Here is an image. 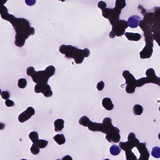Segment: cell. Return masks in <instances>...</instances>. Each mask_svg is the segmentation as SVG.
<instances>
[{
    "instance_id": "cell-1",
    "label": "cell",
    "mask_w": 160,
    "mask_h": 160,
    "mask_svg": "<svg viewBox=\"0 0 160 160\" xmlns=\"http://www.w3.org/2000/svg\"><path fill=\"white\" fill-rule=\"evenodd\" d=\"M2 2L0 9V14L2 18L9 21L12 25L15 31L14 43L17 47H22L24 46L26 40L31 35L35 33V29L31 27L28 20L22 18H17L14 15L8 12L6 7L4 6L7 2Z\"/></svg>"
},
{
    "instance_id": "cell-22",
    "label": "cell",
    "mask_w": 160,
    "mask_h": 160,
    "mask_svg": "<svg viewBox=\"0 0 160 160\" xmlns=\"http://www.w3.org/2000/svg\"><path fill=\"white\" fill-rule=\"evenodd\" d=\"M151 155L155 158H160V148L157 146L154 147L151 152Z\"/></svg>"
},
{
    "instance_id": "cell-9",
    "label": "cell",
    "mask_w": 160,
    "mask_h": 160,
    "mask_svg": "<svg viewBox=\"0 0 160 160\" xmlns=\"http://www.w3.org/2000/svg\"><path fill=\"white\" fill-rule=\"evenodd\" d=\"M154 15L151 23L153 34L160 32V7H154Z\"/></svg>"
},
{
    "instance_id": "cell-21",
    "label": "cell",
    "mask_w": 160,
    "mask_h": 160,
    "mask_svg": "<svg viewBox=\"0 0 160 160\" xmlns=\"http://www.w3.org/2000/svg\"><path fill=\"white\" fill-rule=\"evenodd\" d=\"M90 121V119L87 117L84 116L80 118L79 123L80 125L87 127Z\"/></svg>"
},
{
    "instance_id": "cell-7",
    "label": "cell",
    "mask_w": 160,
    "mask_h": 160,
    "mask_svg": "<svg viewBox=\"0 0 160 160\" xmlns=\"http://www.w3.org/2000/svg\"><path fill=\"white\" fill-rule=\"evenodd\" d=\"M122 76L126 80L125 84L127 85L125 90L129 94L135 92L136 86V81L134 76L128 71H124L122 73Z\"/></svg>"
},
{
    "instance_id": "cell-33",
    "label": "cell",
    "mask_w": 160,
    "mask_h": 160,
    "mask_svg": "<svg viewBox=\"0 0 160 160\" xmlns=\"http://www.w3.org/2000/svg\"><path fill=\"white\" fill-rule=\"evenodd\" d=\"M158 138L159 140H160V133H159V134L158 135Z\"/></svg>"
},
{
    "instance_id": "cell-18",
    "label": "cell",
    "mask_w": 160,
    "mask_h": 160,
    "mask_svg": "<svg viewBox=\"0 0 160 160\" xmlns=\"http://www.w3.org/2000/svg\"><path fill=\"white\" fill-rule=\"evenodd\" d=\"M143 107L139 105H135L133 108V112L135 116H140L143 113Z\"/></svg>"
},
{
    "instance_id": "cell-13",
    "label": "cell",
    "mask_w": 160,
    "mask_h": 160,
    "mask_svg": "<svg viewBox=\"0 0 160 160\" xmlns=\"http://www.w3.org/2000/svg\"><path fill=\"white\" fill-rule=\"evenodd\" d=\"M141 20V18L139 16L133 15L130 17L128 20L129 26L132 28H136L139 26V23Z\"/></svg>"
},
{
    "instance_id": "cell-34",
    "label": "cell",
    "mask_w": 160,
    "mask_h": 160,
    "mask_svg": "<svg viewBox=\"0 0 160 160\" xmlns=\"http://www.w3.org/2000/svg\"><path fill=\"white\" fill-rule=\"evenodd\" d=\"M158 85L160 87V77L159 78V83Z\"/></svg>"
},
{
    "instance_id": "cell-36",
    "label": "cell",
    "mask_w": 160,
    "mask_h": 160,
    "mask_svg": "<svg viewBox=\"0 0 160 160\" xmlns=\"http://www.w3.org/2000/svg\"><path fill=\"white\" fill-rule=\"evenodd\" d=\"M21 160H28L25 159H21Z\"/></svg>"
},
{
    "instance_id": "cell-10",
    "label": "cell",
    "mask_w": 160,
    "mask_h": 160,
    "mask_svg": "<svg viewBox=\"0 0 160 160\" xmlns=\"http://www.w3.org/2000/svg\"><path fill=\"white\" fill-rule=\"evenodd\" d=\"M35 111L34 108L30 107L27 110L20 114L18 120L21 123H24L30 119L35 115Z\"/></svg>"
},
{
    "instance_id": "cell-17",
    "label": "cell",
    "mask_w": 160,
    "mask_h": 160,
    "mask_svg": "<svg viewBox=\"0 0 160 160\" xmlns=\"http://www.w3.org/2000/svg\"><path fill=\"white\" fill-rule=\"evenodd\" d=\"M54 139L59 145L64 144L66 142L65 137L63 134H58L54 136Z\"/></svg>"
},
{
    "instance_id": "cell-27",
    "label": "cell",
    "mask_w": 160,
    "mask_h": 160,
    "mask_svg": "<svg viewBox=\"0 0 160 160\" xmlns=\"http://www.w3.org/2000/svg\"><path fill=\"white\" fill-rule=\"evenodd\" d=\"M153 39L160 47V32H156L153 34Z\"/></svg>"
},
{
    "instance_id": "cell-31",
    "label": "cell",
    "mask_w": 160,
    "mask_h": 160,
    "mask_svg": "<svg viewBox=\"0 0 160 160\" xmlns=\"http://www.w3.org/2000/svg\"><path fill=\"white\" fill-rule=\"evenodd\" d=\"M5 104L6 106L8 107H12L15 105L14 101L9 99L7 100L6 101Z\"/></svg>"
},
{
    "instance_id": "cell-8",
    "label": "cell",
    "mask_w": 160,
    "mask_h": 160,
    "mask_svg": "<svg viewBox=\"0 0 160 160\" xmlns=\"http://www.w3.org/2000/svg\"><path fill=\"white\" fill-rule=\"evenodd\" d=\"M35 91L36 93H42L46 97H50L53 95L51 86L48 83L37 84L35 87Z\"/></svg>"
},
{
    "instance_id": "cell-20",
    "label": "cell",
    "mask_w": 160,
    "mask_h": 160,
    "mask_svg": "<svg viewBox=\"0 0 160 160\" xmlns=\"http://www.w3.org/2000/svg\"><path fill=\"white\" fill-rule=\"evenodd\" d=\"M29 137L33 143H35L39 140L38 134L35 131L32 132L30 133Z\"/></svg>"
},
{
    "instance_id": "cell-15",
    "label": "cell",
    "mask_w": 160,
    "mask_h": 160,
    "mask_svg": "<svg viewBox=\"0 0 160 160\" xmlns=\"http://www.w3.org/2000/svg\"><path fill=\"white\" fill-rule=\"evenodd\" d=\"M102 105L106 110L109 111L112 110L114 107V105L111 100L109 98H105L103 99Z\"/></svg>"
},
{
    "instance_id": "cell-19",
    "label": "cell",
    "mask_w": 160,
    "mask_h": 160,
    "mask_svg": "<svg viewBox=\"0 0 160 160\" xmlns=\"http://www.w3.org/2000/svg\"><path fill=\"white\" fill-rule=\"evenodd\" d=\"M121 151L120 147L117 145H113L110 148V152L113 155L116 156L119 154Z\"/></svg>"
},
{
    "instance_id": "cell-6",
    "label": "cell",
    "mask_w": 160,
    "mask_h": 160,
    "mask_svg": "<svg viewBox=\"0 0 160 160\" xmlns=\"http://www.w3.org/2000/svg\"><path fill=\"white\" fill-rule=\"evenodd\" d=\"M127 21L120 19L118 23L112 26V31L109 34V37L113 39L116 36L120 37L125 34V29L129 27Z\"/></svg>"
},
{
    "instance_id": "cell-5",
    "label": "cell",
    "mask_w": 160,
    "mask_h": 160,
    "mask_svg": "<svg viewBox=\"0 0 160 160\" xmlns=\"http://www.w3.org/2000/svg\"><path fill=\"white\" fill-rule=\"evenodd\" d=\"M125 0H117L115 7L113 9L106 8L102 10V16L108 19L113 26L118 23L120 19L121 10L126 6Z\"/></svg>"
},
{
    "instance_id": "cell-23",
    "label": "cell",
    "mask_w": 160,
    "mask_h": 160,
    "mask_svg": "<svg viewBox=\"0 0 160 160\" xmlns=\"http://www.w3.org/2000/svg\"><path fill=\"white\" fill-rule=\"evenodd\" d=\"M40 149H43L47 146L48 142L43 140H39L37 142L35 143Z\"/></svg>"
},
{
    "instance_id": "cell-30",
    "label": "cell",
    "mask_w": 160,
    "mask_h": 160,
    "mask_svg": "<svg viewBox=\"0 0 160 160\" xmlns=\"http://www.w3.org/2000/svg\"><path fill=\"white\" fill-rule=\"evenodd\" d=\"M98 8L102 10L106 8L107 4L106 3L103 1L100 2L98 4Z\"/></svg>"
},
{
    "instance_id": "cell-29",
    "label": "cell",
    "mask_w": 160,
    "mask_h": 160,
    "mask_svg": "<svg viewBox=\"0 0 160 160\" xmlns=\"http://www.w3.org/2000/svg\"><path fill=\"white\" fill-rule=\"evenodd\" d=\"M105 86L104 82L103 81H101L97 84L96 88L99 91H101L103 89Z\"/></svg>"
},
{
    "instance_id": "cell-26",
    "label": "cell",
    "mask_w": 160,
    "mask_h": 160,
    "mask_svg": "<svg viewBox=\"0 0 160 160\" xmlns=\"http://www.w3.org/2000/svg\"><path fill=\"white\" fill-rule=\"evenodd\" d=\"M31 151L33 154L36 155L39 152V148L36 144L33 143L31 148Z\"/></svg>"
},
{
    "instance_id": "cell-24",
    "label": "cell",
    "mask_w": 160,
    "mask_h": 160,
    "mask_svg": "<svg viewBox=\"0 0 160 160\" xmlns=\"http://www.w3.org/2000/svg\"><path fill=\"white\" fill-rule=\"evenodd\" d=\"M27 84V80L25 78L19 79L18 81V86L20 88H24L26 87Z\"/></svg>"
},
{
    "instance_id": "cell-4",
    "label": "cell",
    "mask_w": 160,
    "mask_h": 160,
    "mask_svg": "<svg viewBox=\"0 0 160 160\" xmlns=\"http://www.w3.org/2000/svg\"><path fill=\"white\" fill-rule=\"evenodd\" d=\"M55 68L52 65L47 67L44 71L36 72L32 66L28 67L27 70V75L37 84L48 83L49 79L55 74Z\"/></svg>"
},
{
    "instance_id": "cell-32",
    "label": "cell",
    "mask_w": 160,
    "mask_h": 160,
    "mask_svg": "<svg viewBox=\"0 0 160 160\" xmlns=\"http://www.w3.org/2000/svg\"><path fill=\"white\" fill-rule=\"evenodd\" d=\"M62 160H73L72 158L69 155H67L64 156L62 158Z\"/></svg>"
},
{
    "instance_id": "cell-28",
    "label": "cell",
    "mask_w": 160,
    "mask_h": 160,
    "mask_svg": "<svg viewBox=\"0 0 160 160\" xmlns=\"http://www.w3.org/2000/svg\"><path fill=\"white\" fill-rule=\"evenodd\" d=\"M2 98L5 100H8L10 98V94L7 91H3L1 93Z\"/></svg>"
},
{
    "instance_id": "cell-16",
    "label": "cell",
    "mask_w": 160,
    "mask_h": 160,
    "mask_svg": "<svg viewBox=\"0 0 160 160\" xmlns=\"http://www.w3.org/2000/svg\"><path fill=\"white\" fill-rule=\"evenodd\" d=\"M64 121L62 119H58L54 122L55 130L56 132L61 131L64 128Z\"/></svg>"
},
{
    "instance_id": "cell-14",
    "label": "cell",
    "mask_w": 160,
    "mask_h": 160,
    "mask_svg": "<svg viewBox=\"0 0 160 160\" xmlns=\"http://www.w3.org/2000/svg\"><path fill=\"white\" fill-rule=\"evenodd\" d=\"M125 35L129 40L132 41H138L142 37L141 34L137 33L126 32Z\"/></svg>"
},
{
    "instance_id": "cell-25",
    "label": "cell",
    "mask_w": 160,
    "mask_h": 160,
    "mask_svg": "<svg viewBox=\"0 0 160 160\" xmlns=\"http://www.w3.org/2000/svg\"><path fill=\"white\" fill-rule=\"evenodd\" d=\"M147 84L146 77L141 78L139 80H137L136 86L140 87L142 86L145 84Z\"/></svg>"
},
{
    "instance_id": "cell-2",
    "label": "cell",
    "mask_w": 160,
    "mask_h": 160,
    "mask_svg": "<svg viewBox=\"0 0 160 160\" xmlns=\"http://www.w3.org/2000/svg\"><path fill=\"white\" fill-rule=\"evenodd\" d=\"M112 121L110 118L108 117L104 119L102 124L90 121L87 127L90 131H100L106 134L105 139L109 142L117 143L120 142L121 138L120 130L113 125Z\"/></svg>"
},
{
    "instance_id": "cell-3",
    "label": "cell",
    "mask_w": 160,
    "mask_h": 160,
    "mask_svg": "<svg viewBox=\"0 0 160 160\" xmlns=\"http://www.w3.org/2000/svg\"><path fill=\"white\" fill-rule=\"evenodd\" d=\"M59 51L62 54L65 55V58L68 59H73L77 64H81L84 57H88L90 54V51L87 48L81 50L71 45L65 44L60 46Z\"/></svg>"
},
{
    "instance_id": "cell-35",
    "label": "cell",
    "mask_w": 160,
    "mask_h": 160,
    "mask_svg": "<svg viewBox=\"0 0 160 160\" xmlns=\"http://www.w3.org/2000/svg\"><path fill=\"white\" fill-rule=\"evenodd\" d=\"M103 160H110L109 159L107 158V159H103Z\"/></svg>"
},
{
    "instance_id": "cell-37",
    "label": "cell",
    "mask_w": 160,
    "mask_h": 160,
    "mask_svg": "<svg viewBox=\"0 0 160 160\" xmlns=\"http://www.w3.org/2000/svg\"><path fill=\"white\" fill-rule=\"evenodd\" d=\"M159 112H160V106L159 107Z\"/></svg>"
},
{
    "instance_id": "cell-12",
    "label": "cell",
    "mask_w": 160,
    "mask_h": 160,
    "mask_svg": "<svg viewBox=\"0 0 160 160\" xmlns=\"http://www.w3.org/2000/svg\"><path fill=\"white\" fill-rule=\"evenodd\" d=\"M153 43H146L145 47L140 53L141 58L146 59L150 58L153 52Z\"/></svg>"
},
{
    "instance_id": "cell-11",
    "label": "cell",
    "mask_w": 160,
    "mask_h": 160,
    "mask_svg": "<svg viewBox=\"0 0 160 160\" xmlns=\"http://www.w3.org/2000/svg\"><path fill=\"white\" fill-rule=\"evenodd\" d=\"M146 77L147 84L152 83L158 85L159 78L155 74L154 70L152 68H150L146 72Z\"/></svg>"
},
{
    "instance_id": "cell-38",
    "label": "cell",
    "mask_w": 160,
    "mask_h": 160,
    "mask_svg": "<svg viewBox=\"0 0 160 160\" xmlns=\"http://www.w3.org/2000/svg\"><path fill=\"white\" fill-rule=\"evenodd\" d=\"M56 160H61L60 159H56Z\"/></svg>"
}]
</instances>
